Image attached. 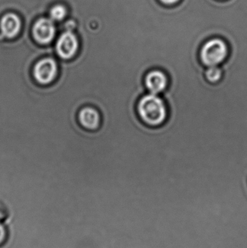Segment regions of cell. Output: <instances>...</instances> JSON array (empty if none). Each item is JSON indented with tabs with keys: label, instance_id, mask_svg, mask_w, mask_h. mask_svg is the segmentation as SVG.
<instances>
[{
	"label": "cell",
	"instance_id": "11",
	"mask_svg": "<svg viewBox=\"0 0 247 248\" xmlns=\"http://www.w3.org/2000/svg\"><path fill=\"white\" fill-rule=\"evenodd\" d=\"M5 235V229H4V226L0 223V244L4 241Z\"/></svg>",
	"mask_w": 247,
	"mask_h": 248
},
{
	"label": "cell",
	"instance_id": "9",
	"mask_svg": "<svg viewBox=\"0 0 247 248\" xmlns=\"http://www.w3.org/2000/svg\"><path fill=\"white\" fill-rule=\"evenodd\" d=\"M204 77L207 82L216 84L221 81L223 77V70L221 65L206 67L204 70Z\"/></svg>",
	"mask_w": 247,
	"mask_h": 248
},
{
	"label": "cell",
	"instance_id": "6",
	"mask_svg": "<svg viewBox=\"0 0 247 248\" xmlns=\"http://www.w3.org/2000/svg\"><path fill=\"white\" fill-rule=\"evenodd\" d=\"M55 33V26L49 19H40L33 26V36L39 43H49L53 39Z\"/></svg>",
	"mask_w": 247,
	"mask_h": 248
},
{
	"label": "cell",
	"instance_id": "12",
	"mask_svg": "<svg viewBox=\"0 0 247 248\" xmlns=\"http://www.w3.org/2000/svg\"><path fill=\"white\" fill-rule=\"evenodd\" d=\"M162 2L165 3V4H174V3L176 2L178 0H161Z\"/></svg>",
	"mask_w": 247,
	"mask_h": 248
},
{
	"label": "cell",
	"instance_id": "5",
	"mask_svg": "<svg viewBox=\"0 0 247 248\" xmlns=\"http://www.w3.org/2000/svg\"><path fill=\"white\" fill-rule=\"evenodd\" d=\"M78 49V39L71 32H65L58 39L57 52L63 59H71L76 53Z\"/></svg>",
	"mask_w": 247,
	"mask_h": 248
},
{
	"label": "cell",
	"instance_id": "1",
	"mask_svg": "<svg viewBox=\"0 0 247 248\" xmlns=\"http://www.w3.org/2000/svg\"><path fill=\"white\" fill-rule=\"evenodd\" d=\"M137 110L142 122L148 126H160L168 119V105L163 97L158 94L149 93L144 95L139 100Z\"/></svg>",
	"mask_w": 247,
	"mask_h": 248
},
{
	"label": "cell",
	"instance_id": "8",
	"mask_svg": "<svg viewBox=\"0 0 247 248\" xmlns=\"http://www.w3.org/2000/svg\"><path fill=\"white\" fill-rule=\"evenodd\" d=\"M80 122L88 129H96L100 124V117L98 112L91 108L83 109L79 113Z\"/></svg>",
	"mask_w": 247,
	"mask_h": 248
},
{
	"label": "cell",
	"instance_id": "7",
	"mask_svg": "<svg viewBox=\"0 0 247 248\" xmlns=\"http://www.w3.org/2000/svg\"><path fill=\"white\" fill-rule=\"evenodd\" d=\"M1 32L7 38L15 37L20 32L21 22L20 18L13 13L5 15L1 20Z\"/></svg>",
	"mask_w": 247,
	"mask_h": 248
},
{
	"label": "cell",
	"instance_id": "4",
	"mask_svg": "<svg viewBox=\"0 0 247 248\" xmlns=\"http://www.w3.org/2000/svg\"><path fill=\"white\" fill-rule=\"evenodd\" d=\"M33 74L38 82L42 84H49L56 77V62L50 58L42 60L35 65Z\"/></svg>",
	"mask_w": 247,
	"mask_h": 248
},
{
	"label": "cell",
	"instance_id": "2",
	"mask_svg": "<svg viewBox=\"0 0 247 248\" xmlns=\"http://www.w3.org/2000/svg\"><path fill=\"white\" fill-rule=\"evenodd\" d=\"M229 57V46L224 41L217 38L206 42L199 52L200 62L204 67L220 66Z\"/></svg>",
	"mask_w": 247,
	"mask_h": 248
},
{
	"label": "cell",
	"instance_id": "3",
	"mask_svg": "<svg viewBox=\"0 0 247 248\" xmlns=\"http://www.w3.org/2000/svg\"><path fill=\"white\" fill-rule=\"evenodd\" d=\"M145 85L151 94H163L169 86V77L164 70L153 68L149 70L145 77Z\"/></svg>",
	"mask_w": 247,
	"mask_h": 248
},
{
	"label": "cell",
	"instance_id": "10",
	"mask_svg": "<svg viewBox=\"0 0 247 248\" xmlns=\"http://www.w3.org/2000/svg\"><path fill=\"white\" fill-rule=\"evenodd\" d=\"M51 17L55 20H61L66 16V9L62 5H56L51 10Z\"/></svg>",
	"mask_w": 247,
	"mask_h": 248
}]
</instances>
